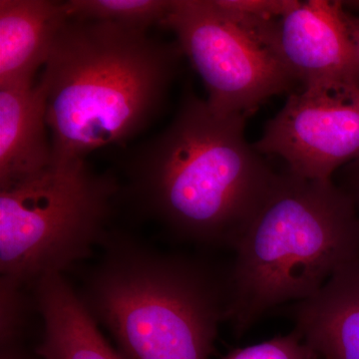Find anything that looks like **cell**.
<instances>
[{"mask_svg": "<svg viewBox=\"0 0 359 359\" xmlns=\"http://www.w3.org/2000/svg\"><path fill=\"white\" fill-rule=\"evenodd\" d=\"M30 287L0 278V346L26 344L32 311H37Z\"/></svg>", "mask_w": 359, "mask_h": 359, "instance_id": "5bb4252c", "label": "cell"}, {"mask_svg": "<svg viewBox=\"0 0 359 359\" xmlns=\"http://www.w3.org/2000/svg\"><path fill=\"white\" fill-rule=\"evenodd\" d=\"M68 18L62 1L0 0V88L34 85Z\"/></svg>", "mask_w": 359, "mask_h": 359, "instance_id": "30bf717a", "label": "cell"}, {"mask_svg": "<svg viewBox=\"0 0 359 359\" xmlns=\"http://www.w3.org/2000/svg\"><path fill=\"white\" fill-rule=\"evenodd\" d=\"M173 0H69L65 1L69 18L111 21L149 30L162 25Z\"/></svg>", "mask_w": 359, "mask_h": 359, "instance_id": "4fadbf2b", "label": "cell"}, {"mask_svg": "<svg viewBox=\"0 0 359 359\" xmlns=\"http://www.w3.org/2000/svg\"><path fill=\"white\" fill-rule=\"evenodd\" d=\"M278 41L283 60L302 87L359 85L358 53L344 2L297 1L278 20Z\"/></svg>", "mask_w": 359, "mask_h": 359, "instance_id": "ba28073f", "label": "cell"}, {"mask_svg": "<svg viewBox=\"0 0 359 359\" xmlns=\"http://www.w3.org/2000/svg\"><path fill=\"white\" fill-rule=\"evenodd\" d=\"M223 359H321L297 330L285 337L236 348Z\"/></svg>", "mask_w": 359, "mask_h": 359, "instance_id": "9a60e30c", "label": "cell"}, {"mask_svg": "<svg viewBox=\"0 0 359 359\" xmlns=\"http://www.w3.org/2000/svg\"><path fill=\"white\" fill-rule=\"evenodd\" d=\"M355 7H358L359 11V2L355 4ZM344 9H346L347 25H348L349 32H351V37H353L354 44H355L359 57V13H351V11H347L346 6H344Z\"/></svg>", "mask_w": 359, "mask_h": 359, "instance_id": "d6986e66", "label": "cell"}, {"mask_svg": "<svg viewBox=\"0 0 359 359\" xmlns=\"http://www.w3.org/2000/svg\"><path fill=\"white\" fill-rule=\"evenodd\" d=\"M295 330L321 359H359V259L294 309Z\"/></svg>", "mask_w": 359, "mask_h": 359, "instance_id": "8fae6325", "label": "cell"}, {"mask_svg": "<svg viewBox=\"0 0 359 359\" xmlns=\"http://www.w3.org/2000/svg\"><path fill=\"white\" fill-rule=\"evenodd\" d=\"M0 359H43L26 344L0 346Z\"/></svg>", "mask_w": 359, "mask_h": 359, "instance_id": "ac0fdd59", "label": "cell"}, {"mask_svg": "<svg viewBox=\"0 0 359 359\" xmlns=\"http://www.w3.org/2000/svg\"><path fill=\"white\" fill-rule=\"evenodd\" d=\"M245 119L215 114L186 86L172 121L120 156V205L181 240L235 247L276 176Z\"/></svg>", "mask_w": 359, "mask_h": 359, "instance_id": "6da1fadb", "label": "cell"}, {"mask_svg": "<svg viewBox=\"0 0 359 359\" xmlns=\"http://www.w3.org/2000/svg\"><path fill=\"white\" fill-rule=\"evenodd\" d=\"M52 165L46 98L41 85L0 88V188Z\"/></svg>", "mask_w": 359, "mask_h": 359, "instance_id": "7c38bea8", "label": "cell"}, {"mask_svg": "<svg viewBox=\"0 0 359 359\" xmlns=\"http://www.w3.org/2000/svg\"><path fill=\"white\" fill-rule=\"evenodd\" d=\"M79 292L123 359H209L228 320L226 276L111 230Z\"/></svg>", "mask_w": 359, "mask_h": 359, "instance_id": "3957f363", "label": "cell"}, {"mask_svg": "<svg viewBox=\"0 0 359 359\" xmlns=\"http://www.w3.org/2000/svg\"><path fill=\"white\" fill-rule=\"evenodd\" d=\"M183 52L149 30L68 18L39 83L46 98L52 165L125 148L166 109Z\"/></svg>", "mask_w": 359, "mask_h": 359, "instance_id": "7a4b0ae2", "label": "cell"}, {"mask_svg": "<svg viewBox=\"0 0 359 359\" xmlns=\"http://www.w3.org/2000/svg\"><path fill=\"white\" fill-rule=\"evenodd\" d=\"M340 187L348 194L359 215V160L344 167V182Z\"/></svg>", "mask_w": 359, "mask_h": 359, "instance_id": "e0dca14e", "label": "cell"}, {"mask_svg": "<svg viewBox=\"0 0 359 359\" xmlns=\"http://www.w3.org/2000/svg\"><path fill=\"white\" fill-rule=\"evenodd\" d=\"M252 147L282 158L295 176L330 181L359 160V85L318 83L292 92Z\"/></svg>", "mask_w": 359, "mask_h": 359, "instance_id": "52a82bcc", "label": "cell"}, {"mask_svg": "<svg viewBox=\"0 0 359 359\" xmlns=\"http://www.w3.org/2000/svg\"><path fill=\"white\" fill-rule=\"evenodd\" d=\"M119 197L115 172H97L86 160L0 188L1 278L32 287L91 256L111 231Z\"/></svg>", "mask_w": 359, "mask_h": 359, "instance_id": "5b68a950", "label": "cell"}, {"mask_svg": "<svg viewBox=\"0 0 359 359\" xmlns=\"http://www.w3.org/2000/svg\"><path fill=\"white\" fill-rule=\"evenodd\" d=\"M233 249L228 320L241 335L269 309L313 297L359 259L358 210L332 180L276 174Z\"/></svg>", "mask_w": 359, "mask_h": 359, "instance_id": "277c9868", "label": "cell"}, {"mask_svg": "<svg viewBox=\"0 0 359 359\" xmlns=\"http://www.w3.org/2000/svg\"><path fill=\"white\" fill-rule=\"evenodd\" d=\"M224 6L241 13L264 18H280L297 4V0H221Z\"/></svg>", "mask_w": 359, "mask_h": 359, "instance_id": "2e32d148", "label": "cell"}, {"mask_svg": "<svg viewBox=\"0 0 359 359\" xmlns=\"http://www.w3.org/2000/svg\"><path fill=\"white\" fill-rule=\"evenodd\" d=\"M42 320L35 351L43 359H123L99 330L63 273L41 276L32 287Z\"/></svg>", "mask_w": 359, "mask_h": 359, "instance_id": "9c48e42d", "label": "cell"}, {"mask_svg": "<svg viewBox=\"0 0 359 359\" xmlns=\"http://www.w3.org/2000/svg\"><path fill=\"white\" fill-rule=\"evenodd\" d=\"M278 20L241 13L221 0H173L161 26L174 33L202 79L210 109L248 117L299 83L278 47Z\"/></svg>", "mask_w": 359, "mask_h": 359, "instance_id": "8992f818", "label": "cell"}]
</instances>
